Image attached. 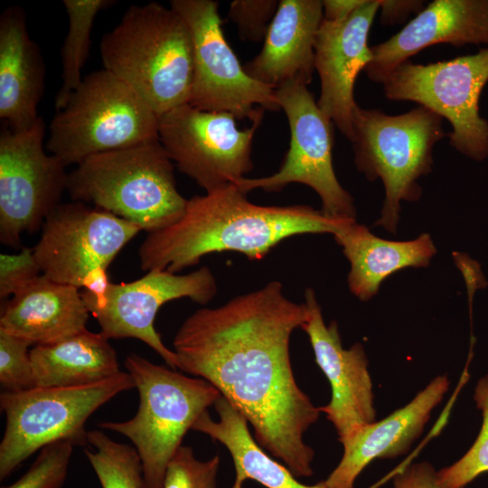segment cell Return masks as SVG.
<instances>
[{"mask_svg": "<svg viewBox=\"0 0 488 488\" xmlns=\"http://www.w3.org/2000/svg\"><path fill=\"white\" fill-rule=\"evenodd\" d=\"M308 317L278 280L188 316L174 335L178 369L211 383L253 428V436L296 477H310L314 452L304 436L319 407L296 380L290 338Z\"/></svg>", "mask_w": 488, "mask_h": 488, "instance_id": "6da1fadb", "label": "cell"}, {"mask_svg": "<svg viewBox=\"0 0 488 488\" xmlns=\"http://www.w3.org/2000/svg\"><path fill=\"white\" fill-rule=\"evenodd\" d=\"M349 220H334L308 205L264 206L229 183L187 200L182 217L147 233L138 250L140 267L178 273L206 255L234 251L265 257L282 240L306 233H332Z\"/></svg>", "mask_w": 488, "mask_h": 488, "instance_id": "7a4b0ae2", "label": "cell"}, {"mask_svg": "<svg viewBox=\"0 0 488 488\" xmlns=\"http://www.w3.org/2000/svg\"><path fill=\"white\" fill-rule=\"evenodd\" d=\"M103 69L131 86L159 117L189 102L193 45L183 19L159 3L131 5L100 42Z\"/></svg>", "mask_w": 488, "mask_h": 488, "instance_id": "3957f363", "label": "cell"}, {"mask_svg": "<svg viewBox=\"0 0 488 488\" xmlns=\"http://www.w3.org/2000/svg\"><path fill=\"white\" fill-rule=\"evenodd\" d=\"M74 202L92 204L147 233L168 227L184 212L174 164L159 138L91 155L69 173Z\"/></svg>", "mask_w": 488, "mask_h": 488, "instance_id": "277c9868", "label": "cell"}, {"mask_svg": "<svg viewBox=\"0 0 488 488\" xmlns=\"http://www.w3.org/2000/svg\"><path fill=\"white\" fill-rule=\"evenodd\" d=\"M139 395L136 415L99 427L127 437L141 459L145 488H163L167 465L183 436L214 406L221 392L202 378L183 375L130 353L124 361Z\"/></svg>", "mask_w": 488, "mask_h": 488, "instance_id": "5b68a950", "label": "cell"}, {"mask_svg": "<svg viewBox=\"0 0 488 488\" xmlns=\"http://www.w3.org/2000/svg\"><path fill=\"white\" fill-rule=\"evenodd\" d=\"M443 117L417 106L399 115L355 106L352 114L354 164L370 181L380 179L385 199L374 225L395 233L400 203L418 201V180L432 171L435 145L447 134Z\"/></svg>", "mask_w": 488, "mask_h": 488, "instance_id": "8992f818", "label": "cell"}, {"mask_svg": "<svg viewBox=\"0 0 488 488\" xmlns=\"http://www.w3.org/2000/svg\"><path fill=\"white\" fill-rule=\"evenodd\" d=\"M159 116L127 82L102 69L85 77L56 111L46 149L66 166L158 139Z\"/></svg>", "mask_w": 488, "mask_h": 488, "instance_id": "52a82bcc", "label": "cell"}, {"mask_svg": "<svg viewBox=\"0 0 488 488\" xmlns=\"http://www.w3.org/2000/svg\"><path fill=\"white\" fill-rule=\"evenodd\" d=\"M135 388L131 375L121 371L106 380L78 387H35L3 391L1 410L5 428L0 443V480L42 447L58 441L86 447L88 418L118 393Z\"/></svg>", "mask_w": 488, "mask_h": 488, "instance_id": "ba28073f", "label": "cell"}, {"mask_svg": "<svg viewBox=\"0 0 488 488\" xmlns=\"http://www.w3.org/2000/svg\"><path fill=\"white\" fill-rule=\"evenodd\" d=\"M488 82V46L475 53L428 64L408 61L381 83L389 100L412 101L448 120L450 145L482 162L488 157V120L479 99Z\"/></svg>", "mask_w": 488, "mask_h": 488, "instance_id": "9c48e42d", "label": "cell"}, {"mask_svg": "<svg viewBox=\"0 0 488 488\" xmlns=\"http://www.w3.org/2000/svg\"><path fill=\"white\" fill-rule=\"evenodd\" d=\"M42 229L33 250L42 275L93 296L106 290L110 263L142 230L107 211L74 201L58 205Z\"/></svg>", "mask_w": 488, "mask_h": 488, "instance_id": "30bf717a", "label": "cell"}, {"mask_svg": "<svg viewBox=\"0 0 488 488\" xmlns=\"http://www.w3.org/2000/svg\"><path fill=\"white\" fill-rule=\"evenodd\" d=\"M276 98L290 128L285 159L269 176L244 177L233 183L246 193L255 189L277 192L290 183H302L319 195L324 215L355 220L353 199L339 183L333 165L334 124L320 109L306 85L287 83L276 89Z\"/></svg>", "mask_w": 488, "mask_h": 488, "instance_id": "8fae6325", "label": "cell"}, {"mask_svg": "<svg viewBox=\"0 0 488 488\" xmlns=\"http://www.w3.org/2000/svg\"><path fill=\"white\" fill-rule=\"evenodd\" d=\"M170 5L186 23L192 40L193 80L188 104L251 122L264 109H280L276 89L249 76L227 42L218 2L172 0Z\"/></svg>", "mask_w": 488, "mask_h": 488, "instance_id": "7c38bea8", "label": "cell"}, {"mask_svg": "<svg viewBox=\"0 0 488 488\" xmlns=\"http://www.w3.org/2000/svg\"><path fill=\"white\" fill-rule=\"evenodd\" d=\"M44 134L42 117L23 130L1 127L0 240L8 247L21 249L23 233L42 228L67 191V166L45 152Z\"/></svg>", "mask_w": 488, "mask_h": 488, "instance_id": "4fadbf2b", "label": "cell"}, {"mask_svg": "<svg viewBox=\"0 0 488 488\" xmlns=\"http://www.w3.org/2000/svg\"><path fill=\"white\" fill-rule=\"evenodd\" d=\"M262 118L240 130L234 115L187 103L159 117L158 138L179 171L208 192L244 178L253 169V138Z\"/></svg>", "mask_w": 488, "mask_h": 488, "instance_id": "5bb4252c", "label": "cell"}, {"mask_svg": "<svg viewBox=\"0 0 488 488\" xmlns=\"http://www.w3.org/2000/svg\"><path fill=\"white\" fill-rule=\"evenodd\" d=\"M216 278L206 266L188 274L154 269L132 282L109 283L99 296L84 291L82 299L108 339L135 338L158 353L168 367L178 369V357L168 349L154 323L160 307L187 297L207 305L217 294Z\"/></svg>", "mask_w": 488, "mask_h": 488, "instance_id": "9a60e30c", "label": "cell"}, {"mask_svg": "<svg viewBox=\"0 0 488 488\" xmlns=\"http://www.w3.org/2000/svg\"><path fill=\"white\" fill-rule=\"evenodd\" d=\"M308 317L302 329L308 335L315 361L331 386V399L319 407L333 425L342 443L361 427L376 420L368 359L361 343L342 344L336 322L324 323L313 288L305 291Z\"/></svg>", "mask_w": 488, "mask_h": 488, "instance_id": "2e32d148", "label": "cell"}, {"mask_svg": "<svg viewBox=\"0 0 488 488\" xmlns=\"http://www.w3.org/2000/svg\"><path fill=\"white\" fill-rule=\"evenodd\" d=\"M379 8L380 0H366L343 21L323 19L315 37L314 70L321 85L317 105L350 142L357 105L354 85L372 59L368 38Z\"/></svg>", "mask_w": 488, "mask_h": 488, "instance_id": "e0dca14e", "label": "cell"}, {"mask_svg": "<svg viewBox=\"0 0 488 488\" xmlns=\"http://www.w3.org/2000/svg\"><path fill=\"white\" fill-rule=\"evenodd\" d=\"M438 43L488 46V0L430 2L396 34L371 47L372 59L363 71L382 83L398 66Z\"/></svg>", "mask_w": 488, "mask_h": 488, "instance_id": "ac0fdd59", "label": "cell"}, {"mask_svg": "<svg viewBox=\"0 0 488 488\" xmlns=\"http://www.w3.org/2000/svg\"><path fill=\"white\" fill-rule=\"evenodd\" d=\"M446 375L436 377L406 406L380 421L364 425L341 444L338 465L324 481L326 488H354L357 477L377 458H395L408 452L422 434L432 410L449 388Z\"/></svg>", "mask_w": 488, "mask_h": 488, "instance_id": "d6986e66", "label": "cell"}, {"mask_svg": "<svg viewBox=\"0 0 488 488\" xmlns=\"http://www.w3.org/2000/svg\"><path fill=\"white\" fill-rule=\"evenodd\" d=\"M323 19L320 0H280L260 52L243 66L247 74L274 89L292 82L308 86Z\"/></svg>", "mask_w": 488, "mask_h": 488, "instance_id": "ffe728a7", "label": "cell"}, {"mask_svg": "<svg viewBox=\"0 0 488 488\" xmlns=\"http://www.w3.org/2000/svg\"><path fill=\"white\" fill-rule=\"evenodd\" d=\"M46 69L29 35L25 11L12 5L0 15V118L14 130L32 127L45 85Z\"/></svg>", "mask_w": 488, "mask_h": 488, "instance_id": "44dd1931", "label": "cell"}, {"mask_svg": "<svg viewBox=\"0 0 488 488\" xmlns=\"http://www.w3.org/2000/svg\"><path fill=\"white\" fill-rule=\"evenodd\" d=\"M89 314L78 288L41 275L4 302L0 330L32 344L53 343L87 329Z\"/></svg>", "mask_w": 488, "mask_h": 488, "instance_id": "7402d4cb", "label": "cell"}, {"mask_svg": "<svg viewBox=\"0 0 488 488\" xmlns=\"http://www.w3.org/2000/svg\"><path fill=\"white\" fill-rule=\"evenodd\" d=\"M333 237L351 265L349 288L361 301L370 300L380 284L398 270L428 266L436 252L427 233L408 241L387 240L355 220L343 222Z\"/></svg>", "mask_w": 488, "mask_h": 488, "instance_id": "603a6c76", "label": "cell"}, {"mask_svg": "<svg viewBox=\"0 0 488 488\" xmlns=\"http://www.w3.org/2000/svg\"><path fill=\"white\" fill-rule=\"evenodd\" d=\"M101 332L88 329L61 341L30 350L36 387H78L117 375L115 349Z\"/></svg>", "mask_w": 488, "mask_h": 488, "instance_id": "cb8c5ba5", "label": "cell"}, {"mask_svg": "<svg viewBox=\"0 0 488 488\" xmlns=\"http://www.w3.org/2000/svg\"><path fill=\"white\" fill-rule=\"evenodd\" d=\"M214 408L218 420H213L207 410L192 429L209 436L229 450L236 473L231 488H242L247 479L267 488H326L324 481L314 485L303 484L285 465L267 455L249 432L245 417L224 397L218 399Z\"/></svg>", "mask_w": 488, "mask_h": 488, "instance_id": "d4e9b609", "label": "cell"}, {"mask_svg": "<svg viewBox=\"0 0 488 488\" xmlns=\"http://www.w3.org/2000/svg\"><path fill=\"white\" fill-rule=\"evenodd\" d=\"M111 0H63L68 16V30L61 51V85L54 107L61 109L70 95L79 88L81 70L87 61L91 42V32L97 14L113 5Z\"/></svg>", "mask_w": 488, "mask_h": 488, "instance_id": "484cf974", "label": "cell"}, {"mask_svg": "<svg viewBox=\"0 0 488 488\" xmlns=\"http://www.w3.org/2000/svg\"><path fill=\"white\" fill-rule=\"evenodd\" d=\"M84 449L102 488H145L141 459L135 447L117 442L99 430L88 431Z\"/></svg>", "mask_w": 488, "mask_h": 488, "instance_id": "4316f807", "label": "cell"}, {"mask_svg": "<svg viewBox=\"0 0 488 488\" xmlns=\"http://www.w3.org/2000/svg\"><path fill=\"white\" fill-rule=\"evenodd\" d=\"M474 399L482 412L481 429L474 444L460 459L437 471L443 488H465L488 472V374L478 380Z\"/></svg>", "mask_w": 488, "mask_h": 488, "instance_id": "83f0119b", "label": "cell"}, {"mask_svg": "<svg viewBox=\"0 0 488 488\" xmlns=\"http://www.w3.org/2000/svg\"><path fill=\"white\" fill-rule=\"evenodd\" d=\"M73 448L68 441L45 446L17 481L1 488H61L67 477Z\"/></svg>", "mask_w": 488, "mask_h": 488, "instance_id": "f1b7e54d", "label": "cell"}, {"mask_svg": "<svg viewBox=\"0 0 488 488\" xmlns=\"http://www.w3.org/2000/svg\"><path fill=\"white\" fill-rule=\"evenodd\" d=\"M220 456L201 461L191 446H181L170 460L163 488H216Z\"/></svg>", "mask_w": 488, "mask_h": 488, "instance_id": "f546056e", "label": "cell"}, {"mask_svg": "<svg viewBox=\"0 0 488 488\" xmlns=\"http://www.w3.org/2000/svg\"><path fill=\"white\" fill-rule=\"evenodd\" d=\"M32 343L0 330V384L4 391L35 388L29 346Z\"/></svg>", "mask_w": 488, "mask_h": 488, "instance_id": "4dcf8cb0", "label": "cell"}, {"mask_svg": "<svg viewBox=\"0 0 488 488\" xmlns=\"http://www.w3.org/2000/svg\"><path fill=\"white\" fill-rule=\"evenodd\" d=\"M277 0H234L230 4L229 18L237 25L242 41H264L277 13Z\"/></svg>", "mask_w": 488, "mask_h": 488, "instance_id": "1f68e13d", "label": "cell"}, {"mask_svg": "<svg viewBox=\"0 0 488 488\" xmlns=\"http://www.w3.org/2000/svg\"><path fill=\"white\" fill-rule=\"evenodd\" d=\"M42 275L33 249L0 255V298L14 296Z\"/></svg>", "mask_w": 488, "mask_h": 488, "instance_id": "d6a6232c", "label": "cell"}, {"mask_svg": "<svg viewBox=\"0 0 488 488\" xmlns=\"http://www.w3.org/2000/svg\"><path fill=\"white\" fill-rule=\"evenodd\" d=\"M393 487L443 488L438 481L437 471L425 461L410 464L399 471L393 477Z\"/></svg>", "mask_w": 488, "mask_h": 488, "instance_id": "836d02e7", "label": "cell"}, {"mask_svg": "<svg viewBox=\"0 0 488 488\" xmlns=\"http://www.w3.org/2000/svg\"><path fill=\"white\" fill-rule=\"evenodd\" d=\"M421 0H380V21L382 25L403 23L412 14H419L424 8Z\"/></svg>", "mask_w": 488, "mask_h": 488, "instance_id": "e575fe53", "label": "cell"}, {"mask_svg": "<svg viewBox=\"0 0 488 488\" xmlns=\"http://www.w3.org/2000/svg\"><path fill=\"white\" fill-rule=\"evenodd\" d=\"M366 0H324V20L339 22L348 18L357 11Z\"/></svg>", "mask_w": 488, "mask_h": 488, "instance_id": "d590c367", "label": "cell"}]
</instances>
